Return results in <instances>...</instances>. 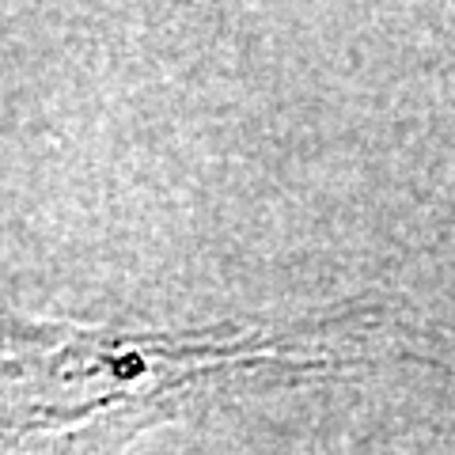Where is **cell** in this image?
Wrapping results in <instances>:
<instances>
[{
  "mask_svg": "<svg viewBox=\"0 0 455 455\" xmlns=\"http://www.w3.org/2000/svg\"><path fill=\"white\" fill-rule=\"evenodd\" d=\"M326 361L331 323L281 334H122L0 311V451L107 448L235 376H296Z\"/></svg>",
  "mask_w": 455,
  "mask_h": 455,
  "instance_id": "cell-1",
  "label": "cell"
}]
</instances>
